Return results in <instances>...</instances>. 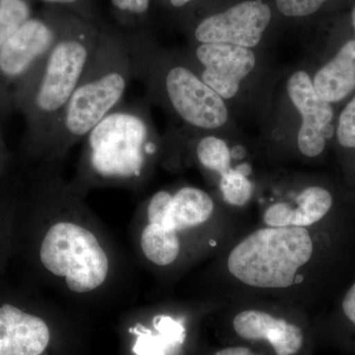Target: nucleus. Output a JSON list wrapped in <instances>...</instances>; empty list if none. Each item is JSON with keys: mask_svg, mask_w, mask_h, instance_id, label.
<instances>
[{"mask_svg": "<svg viewBox=\"0 0 355 355\" xmlns=\"http://www.w3.org/2000/svg\"><path fill=\"white\" fill-rule=\"evenodd\" d=\"M15 261L23 282L77 304L109 302L128 268L86 198L46 167L30 168L17 187Z\"/></svg>", "mask_w": 355, "mask_h": 355, "instance_id": "1", "label": "nucleus"}, {"mask_svg": "<svg viewBox=\"0 0 355 355\" xmlns=\"http://www.w3.org/2000/svg\"><path fill=\"white\" fill-rule=\"evenodd\" d=\"M102 24L72 14L43 64L11 90L15 111L25 121L20 159L28 168L36 164L44 142L80 80Z\"/></svg>", "mask_w": 355, "mask_h": 355, "instance_id": "2", "label": "nucleus"}, {"mask_svg": "<svg viewBox=\"0 0 355 355\" xmlns=\"http://www.w3.org/2000/svg\"><path fill=\"white\" fill-rule=\"evenodd\" d=\"M132 78V60L123 32L102 24L83 76L31 168L62 169L70 150L123 102Z\"/></svg>", "mask_w": 355, "mask_h": 355, "instance_id": "3", "label": "nucleus"}, {"mask_svg": "<svg viewBox=\"0 0 355 355\" xmlns=\"http://www.w3.org/2000/svg\"><path fill=\"white\" fill-rule=\"evenodd\" d=\"M158 153L144 105L123 102L84 139L69 183L85 198L98 189L137 190L148 177Z\"/></svg>", "mask_w": 355, "mask_h": 355, "instance_id": "4", "label": "nucleus"}, {"mask_svg": "<svg viewBox=\"0 0 355 355\" xmlns=\"http://www.w3.org/2000/svg\"><path fill=\"white\" fill-rule=\"evenodd\" d=\"M127 40L133 78L146 84L160 96L179 118L191 127L216 130L228 120L223 99L190 67L169 62L154 46L144 30L123 31Z\"/></svg>", "mask_w": 355, "mask_h": 355, "instance_id": "5", "label": "nucleus"}, {"mask_svg": "<svg viewBox=\"0 0 355 355\" xmlns=\"http://www.w3.org/2000/svg\"><path fill=\"white\" fill-rule=\"evenodd\" d=\"M314 245L304 227H268L245 238L228 257L229 272L256 288L293 286L298 270L312 258Z\"/></svg>", "mask_w": 355, "mask_h": 355, "instance_id": "6", "label": "nucleus"}, {"mask_svg": "<svg viewBox=\"0 0 355 355\" xmlns=\"http://www.w3.org/2000/svg\"><path fill=\"white\" fill-rule=\"evenodd\" d=\"M51 299L25 282L0 277V355H44L53 331L48 321Z\"/></svg>", "mask_w": 355, "mask_h": 355, "instance_id": "7", "label": "nucleus"}, {"mask_svg": "<svg viewBox=\"0 0 355 355\" xmlns=\"http://www.w3.org/2000/svg\"><path fill=\"white\" fill-rule=\"evenodd\" d=\"M72 14L48 7L31 17L0 46V80L12 90L43 64Z\"/></svg>", "mask_w": 355, "mask_h": 355, "instance_id": "8", "label": "nucleus"}, {"mask_svg": "<svg viewBox=\"0 0 355 355\" xmlns=\"http://www.w3.org/2000/svg\"><path fill=\"white\" fill-rule=\"evenodd\" d=\"M272 20V10L261 0H247L200 21L193 37L198 44H230L252 49L260 43Z\"/></svg>", "mask_w": 355, "mask_h": 355, "instance_id": "9", "label": "nucleus"}, {"mask_svg": "<svg viewBox=\"0 0 355 355\" xmlns=\"http://www.w3.org/2000/svg\"><path fill=\"white\" fill-rule=\"evenodd\" d=\"M287 93L302 116L297 137L299 150L307 157H317L324 151L326 130L334 119L331 103L318 94L309 74L303 70L289 78Z\"/></svg>", "mask_w": 355, "mask_h": 355, "instance_id": "10", "label": "nucleus"}, {"mask_svg": "<svg viewBox=\"0 0 355 355\" xmlns=\"http://www.w3.org/2000/svg\"><path fill=\"white\" fill-rule=\"evenodd\" d=\"M196 58L203 69L200 78L222 99H231L256 65L251 49L230 44H200Z\"/></svg>", "mask_w": 355, "mask_h": 355, "instance_id": "11", "label": "nucleus"}, {"mask_svg": "<svg viewBox=\"0 0 355 355\" xmlns=\"http://www.w3.org/2000/svg\"><path fill=\"white\" fill-rule=\"evenodd\" d=\"M238 336L248 340H266L277 355H295L304 343L303 331L296 324L260 310L238 313L233 321Z\"/></svg>", "mask_w": 355, "mask_h": 355, "instance_id": "12", "label": "nucleus"}, {"mask_svg": "<svg viewBox=\"0 0 355 355\" xmlns=\"http://www.w3.org/2000/svg\"><path fill=\"white\" fill-rule=\"evenodd\" d=\"M128 334L133 355H177L187 338L183 320L167 314L154 315L149 324L135 322Z\"/></svg>", "mask_w": 355, "mask_h": 355, "instance_id": "13", "label": "nucleus"}, {"mask_svg": "<svg viewBox=\"0 0 355 355\" xmlns=\"http://www.w3.org/2000/svg\"><path fill=\"white\" fill-rule=\"evenodd\" d=\"M314 87L329 103L342 101L355 89V40L347 42L336 57L318 70Z\"/></svg>", "mask_w": 355, "mask_h": 355, "instance_id": "14", "label": "nucleus"}, {"mask_svg": "<svg viewBox=\"0 0 355 355\" xmlns=\"http://www.w3.org/2000/svg\"><path fill=\"white\" fill-rule=\"evenodd\" d=\"M17 186L7 181L0 183V277H4L15 253Z\"/></svg>", "mask_w": 355, "mask_h": 355, "instance_id": "15", "label": "nucleus"}, {"mask_svg": "<svg viewBox=\"0 0 355 355\" xmlns=\"http://www.w3.org/2000/svg\"><path fill=\"white\" fill-rule=\"evenodd\" d=\"M296 203L297 207H291L292 226L305 228L327 216L333 205V197L322 187H310L298 196Z\"/></svg>", "mask_w": 355, "mask_h": 355, "instance_id": "16", "label": "nucleus"}, {"mask_svg": "<svg viewBox=\"0 0 355 355\" xmlns=\"http://www.w3.org/2000/svg\"><path fill=\"white\" fill-rule=\"evenodd\" d=\"M196 155L200 165L210 171L223 175L230 170L231 153L224 140L205 137L198 142Z\"/></svg>", "mask_w": 355, "mask_h": 355, "instance_id": "17", "label": "nucleus"}, {"mask_svg": "<svg viewBox=\"0 0 355 355\" xmlns=\"http://www.w3.org/2000/svg\"><path fill=\"white\" fill-rule=\"evenodd\" d=\"M114 19L121 31L140 29L150 10L153 0H110Z\"/></svg>", "mask_w": 355, "mask_h": 355, "instance_id": "18", "label": "nucleus"}, {"mask_svg": "<svg viewBox=\"0 0 355 355\" xmlns=\"http://www.w3.org/2000/svg\"><path fill=\"white\" fill-rule=\"evenodd\" d=\"M31 17L28 0H0V46Z\"/></svg>", "mask_w": 355, "mask_h": 355, "instance_id": "19", "label": "nucleus"}, {"mask_svg": "<svg viewBox=\"0 0 355 355\" xmlns=\"http://www.w3.org/2000/svg\"><path fill=\"white\" fill-rule=\"evenodd\" d=\"M220 188L224 200L238 207L247 203L253 193V184L248 180L246 175L237 169L228 170L221 175Z\"/></svg>", "mask_w": 355, "mask_h": 355, "instance_id": "20", "label": "nucleus"}, {"mask_svg": "<svg viewBox=\"0 0 355 355\" xmlns=\"http://www.w3.org/2000/svg\"><path fill=\"white\" fill-rule=\"evenodd\" d=\"M40 1L44 2L48 7L62 9L83 19L102 24L96 13L93 0H40Z\"/></svg>", "mask_w": 355, "mask_h": 355, "instance_id": "21", "label": "nucleus"}, {"mask_svg": "<svg viewBox=\"0 0 355 355\" xmlns=\"http://www.w3.org/2000/svg\"><path fill=\"white\" fill-rule=\"evenodd\" d=\"M329 0H275L277 9L286 17H305L316 13Z\"/></svg>", "mask_w": 355, "mask_h": 355, "instance_id": "22", "label": "nucleus"}, {"mask_svg": "<svg viewBox=\"0 0 355 355\" xmlns=\"http://www.w3.org/2000/svg\"><path fill=\"white\" fill-rule=\"evenodd\" d=\"M336 137L340 146L355 148V97L340 114Z\"/></svg>", "mask_w": 355, "mask_h": 355, "instance_id": "23", "label": "nucleus"}, {"mask_svg": "<svg viewBox=\"0 0 355 355\" xmlns=\"http://www.w3.org/2000/svg\"><path fill=\"white\" fill-rule=\"evenodd\" d=\"M263 221L268 227H291V205L284 202L270 205L265 212Z\"/></svg>", "mask_w": 355, "mask_h": 355, "instance_id": "24", "label": "nucleus"}, {"mask_svg": "<svg viewBox=\"0 0 355 355\" xmlns=\"http://www.w3.org/2000/svg\"><path fill=\"white\" fill-rule=\"evenodd\" d=\"M15 111L10 89L0 80V120L8 118Z\"/></svg>", "mask_w": 355, "mask_h": 355, "instance_id": "25", "label": "nucleus"}, {"mask_svg": "<svg viewBox=\"0 0 355 355\" xmlns=\"http://www.w3.org/2000/svg\"><path fill=\"white\" fill-rule=\"evenodd\" d=\"M343 310L347 319L355 324V284L350 287L343 298Z\"/></svg>", "mask_w": 355, "mask_h": 355, "instance_id": "26", "label": "nucleus"}, {"mask_svg": "<svg viewBox=\"0 0 355 355\" xmlns=\"http://www.w3.org/2000/svg\"><path fill=\"white\" fill-rule=\"evenodd\" d=\"M11 162H12V156L6 146V140L2 135L1 128H0V166L9 171Z\"/></svg>", "mask_w": 355, "mask_h": 355, "instance_id": "27", "label": "nucleus"}, {"mask_svg": "<svg viewBox=\"0 0 355 355\" xmlns=\"http://www.w3.org/2000/svg\"><path fill=\"white\" fill-rule=\"evenodd\" d=\"M214 355H257L249 349L244 347H226V349L218 350Z\"/></svg>", "mask_w": 355, "mask_h": 355, "instance_id": "28", "label": "nucleus"}, {"mask_svg": "<svg viewBox=\"0 0 355 355\" xmlns=\"http://www.w3.org/2000/svg\"><path fill=\"white\" fill-rule=\"evenodd\" d=\"M160 1L169 4L170 6L174 7V8H182V7L190 4L193 0H160Z\"/></svg>", "mask_w": 355, "mask_h": 355, "instance_id": "29", "label": "nucleus"}, {"mask_svg": "<svg viewBox=\"0 0 355 355\" xmlns=\"http://www.w3.org/2000/svg\"><path fill=\"white\" fill-rule=\"evenodd\" d=\"M7 174H8V170L4 169L3 167L0 166V182H1L4 178L7 177Z\"/></svg>", "mask_w": 355, "mask_h": 355, "instance_id": "30", "label": "nucleus"}, {"mask_svg": "<svg viewBox=\"0 0 355 355\" xmlns=\"http://www.w3.org/2000/svg\"><path fill=\"white\" fill-rule=\"evenodd\" d=\"M352 26H354V32H355V6L354 7V9H352Z\"/></svg>", "mask_w": 355, "mask_h": 355, "instance_id": "31", "label": "nucleus"}]
</instances>
